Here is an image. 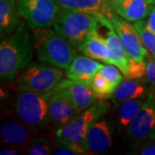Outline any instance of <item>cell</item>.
<instances>
[{"instance_id":"23","label":"cell","mask_w":155,"mask_h":155,"mask_svg":"<svg viewBox=\"0 0 155 155\" xmlns=\"http://www.w3.org/2000/svg\"><path fill=\"white\" fill-rule=\"evenodd\" d=\"M90 87L92 89L97 98H107L108 96L115 91V89L111 86V84L104 76H102L99 72H97L92 81L91 82Z\"/></svg>"},{"instance_id":"2","label":"cell","mask_w":155,"mask_h":155,"mask_svg":"<svg viewBox=\"0 0 155 155\" xmlns=\"http://www.w3.org/2000/svg\"><path fill=\"white\" fill-rule=\"evenodd\" d=\"M109 109L110 104L101 99L95 102L69 123L58 127L55 134L58 146L70 147L78 155L90 153L86 147V134L89 128L104 116Z\"/></svg>"},{"instance_id":"17","label":"cell","mask_w":155,"mask_h":155,"mask_svg":"<svg viewBox=\"0 0 155 155\" xmlns=\"http://www.w3.org/2000/svg\"><path fill=\"white\" fill-rule=\"evenodd\" d=\"M60 9L90 12L101 18H110L113 11L108 0H55Z\"/></svg>"},{"instance_id":"24","label":"cell","mask_w":155,"mask_h":155,"mask_svg":"<svg viewBox=\"0 0 155 155\" xmlns=\"http://www.w3.org/2000/svg\"><path fill=\"white\" fill-rule=\"evenodd\" d=\"M108 80V82L110 84L111 86L116 90V88L122 83L123 80V73L122 71L113 64L104 65L100 69L98 72Z\"/></svg>"},{"instance_id":"9","label":"cell","mask_w":155,"mask_h":155,"mask_svg":"<svg viewBox=\"0 0 155 155\" xmlns=\"http://www.w3.org/2000/svg\"><path fill=\"white\" fill-rule=\"evenodd\" d=\"M116 33L120 36L123 46L129 57L139 61H145L148 54V51L145 48L140 38L139 37L133 24L123 19L113 11L110 18Z\"/></svg>"},{"instance_id":"6","label":"cell","mask_w":155,"mask_h":155,"mask_svg":"<svg viewBox=\"0 0 155 155\" xmlns=\"http://www.w3.org/2000/svg\"><path fill=\"white\" fill-rule=\"evenodd\" d=\"M63 75V69L60 67L29 63L20 73L17 86L20 91L47 92L55 88Z\"/></svg>"},{"instance_id":"25","label":"cell","mask_w":155,"mask_h":155,"mask_svg":"<svg viewBox=\"0 0 155 155\" xmlns=\"http://www.w3.org/2000/svg\"><path fill=\"white\" fill-rule=\"evenodd\" d=\"M52 145L44 138L34 139L33 142L27 148V154L29 155H49L54 153Z\"/></svg>"},{"instance_id":"18","label":"cell","mask_w":155,"mask_h":155,"mask_svg":"<svg viewBox=\"0 0 155 155\" xmlns=\"http://www.w3.org/2000/svg\"><path fill=\"white\" fill-rule=\"evenodd\" d=\"M101 25L108 28L107 37L104 38V40L115 54L116 66L122 71L123 75L127 77V64H128L129 56L123 46L122 40L118 35V34L116 33V29L109 18H106V17L103 18L101 20Z\"/></svg>"},{"instance_id":"12","label":"cell","mask_w":155,"mask_h":155,"mask_svg":"<svg viewBox=\"0 0 155 155\" xmlns=\"http://www.w3.org/2000/svg\"><path fill=\"white\" fill-rule=\"evenodd\" d=\"M155 5V0H121L110 3L112 11L128 22H135L148 17Z\"/></svg>"},{"instance_id":"14","label":"cell","mask_w":155,"mask_h":155,"mask_svg":"<svg viewBox=\"0 0 155 155\" xmlns=\"http://www.w3.org/2000/svg\"><path fill=\"white\" fill-rule=\"evenodd\" d=\"M104 65L88 56H76L67 70V78L90 86L95 75Z\"/></svg>"},{"instance_id":"1","label":"cell","mask_w":155,"mask_h":155,"mask_svg":"<svg viewBox=\"0 0 155 155\" xmlns=\"http://www.w3.org/2000/svg\"><path fill=\"white\" fill-rule=\"evenodd\" d=\"M34 41L23 22L13 33L1 38L0 78L2 82H12L32 59Z\"/></svg>"},{"instance_id":"29","label":"cell","mask_w":155,"mask_h":155,"mask_svg":"<svg viewBox=\"0 0 155 155\" xmlns=\"http://www.w3.org/2000/svg\"><path fill=\"white\" fill-rule=\"evenodd\" d=\"M60 148L54 151V155H78L76 151L65 146H59Z\"/></svg>"},{"instance_id":"28","label":"cell","mask_w":155,"mask_h":155,"mask_svg":"<svg viewBox=\"0 0 155 155\" xmlns=\"http://www.w3.org/2000/svg\"><path fill=\"white\" fill-rule=\"evenodd\" d=\"M138 153L141 155H155V139H152L151 141L146 144L138 150Z\"/></svg>"},{"instance_id":"26","label":"cell","mask_w":155,"mask_h":155,"mask_svg":"<svg viewBox=\"0 0 155 155\" xmlns=\"http://www.w3.org/2000/svg\"><path fill=\"white\" fill-rule=\"evenodd\" d=\"M147 76V64L146 61H139L129 57L127 64V76L128 78L140 79Z\"/></svg>"},{"instance_id":"31","label":"cell","mask_w":155,"mask_h":155,"mask_svg":"<svg viewBox=\"0 0 155 155\" xmlns=\"http://www.w3.org/2000/svg\"><path fill=\"white\" fill-rule=\"evenodd\" d=\"M19 153H20V149L17 148V147H14V146H9L0 151L1 155H17Z\"/></svg>"},{"instance_id":"4","label":"cell","mask_w":155,"mask_h":155,"mask_svg":"<svg viewBox=\"0 0 155 155\" xmlns=\"http://www.w3.org/2000/svg\"><path fill=\"white\" fill-rule=\"evenodd\" d=\"M105 18V17H104ZM98 16L82 11L60 9L54 22V28L80 49L86 39L101 24Z\"/></svg>"},{"instance_id":"8","label":"cell","mask_w":155,"mask_h":155,"mask_svg":"<svg viewBox=\"0 0 155 155\" xmlns=\"http://www.w3.org/2000/svg\"><path fill=\"white\" fill-rule=\"evenodd\" d=\"M127 138L136 141L155 139V91L147 94L127 127Z\"/></svg>"},{"instance_id":"5","label":"cell","mask_w":155,"mask_h":155,"mask_svg":"<svg viewBox=\"0 0 155 155\" xmlns=\"http://www.w3.org/2000/svg\"><path fill=\"white\" fill-rule=\"evenodd\" d=\"M53 90L47 92L21 91L15 102L18 119L31 128L46 126L49 119V102Z\"/></svg>"},{"instance_id":"22","label":"cell","mask_w":155,"mask_h":155,"mask_svg":"<svg viewBox=\"0 0 155 155\" xmlns=\"http://www.w3.org/2000/svg\"><path fill=\"white\" fill-rule=\"evenodd\" d=\"M134 29L138 34L139 37L140 38L145 48L147 49L150 54L154 58L155 60V33L150 31L147 28L146 22L144 20L135 21L132 23Z\"/></svg>"},{"instance_id":"16","label":"cell","mask_w":155,"mask_h":155,"mask_svg":"<svg viewBox=\"0 0 155 155\" xmlns=\"http://www.w3.org/2000/svg\"><path fill=\"white\" fill-rule=\"evenodd\" d=\"M112 144L111 134L108 122L104 119L92 124L86 134V147L88 152L103 153L110 149Z\"/></svg>"},{"instance_id":"19","label":"cell","mask_w":155,"mask_h":155,"mask_svg":"<svg viewBox=\"0 0 155 155\" xmlns=\"http://www.w3.org/2000/svg\"><path fill=\"white\" fill-rule=\"evenodd\" d=\"M21 14L17 0H0V35L1 38L13 33L20 25Z\"/></svg>"},{"instance_id":"11","label":"cell","mask_w":155,"mask_h":155,"mask_svg":"<svg viewBox=\"0 0 155 155\" xmlns=\"http://www.w3.org/2000/svg\"><path fill=\"white\" fill-rule=\"evenodd\" d=\"M80 113L62 92L53 90L49 102V119L57 127H62L72 121Z\"/></svg>"},{"instance_id":"7","label":"cell","mask_w":155,"mask_h":155,"mask_svg":"<svg viewBox=\"0 0 155 155\" xmlns=\"http://www.w3.org/2000/svg\"><path fill=\"white\" fill-rule=\"evenodd\" d=\"M22 17L34 29L54 25L60 7L55 0H17Z\"/></svg>"},{"instance_id":"3","label":"cell","mask_w":155,"mask_h":155,"mask_svg":"<svg viewBox=\"0 0 155 155\" xmlns=\"http://www.w3.org/2000/svg\"><path fill=\"white\" fill-rule=\"evenodd\" d=\"M32 30L34 46L39 60L67 70L77 56V52L72 43L50 27Z\"/></svg>"},{"instance_id":"10","label":"cell","mask_w":155,"mask_h":155,"mask_svg":"<svg viewBox=\"0 0 155 155\" xmlns=\"http://www.w3.org/2000/svg\"><path fill=\"white\" fill-rule=\"evenodd\" d=\"M54 90L65 95L79 113L92 105L97 98L92 89L89 85L70 78L61 79Z\"/></svg>"},{"instance_id":"21","label":"cell","mask_w":155,"mask_h":155,"mask_svg":"<svg viewBox=\"0 0 155 155\" xmlns=\"http://www.w3.org/2000/svg\"><path fill=\"white\" fill-rule=\"evenodd\" d=\"M147 97H141L135 99L127 100L122 103L118 110L117 122L118 126L121 128L128 127L129 124L133 121L134 116H136L140 108L143 104Z\"/></svg>"},{"instance_id":"20","label":"cell","mask_w":155,"mask_h":155,"mask_svg":"<svg viewBox=\"0 0 155 155\" xmlns=\"http://www.w3.org/2000/svg\"><path fill=\"white\" fill-rule=\"evenodd\" d=\"M144 84L137 79L129 78L120 84L116 90L108 96V98L112 99L115 103L122 104L125 101L135 99L145 96Z\"/></svg>"},{"instance_id":"27","label":"cell","mask_w":155,"mask_h":155,"mask_svg":"<svg viewBox=\"0 0 155 155\" xmlns=\"http://www.w3.org/2000/svg\"><path fill=\"white\" fill-rule=\"evenodd\" d=\"M147 64V77L151 83L155 85V60L151 54H147L146 58Z\"/></svg>"},{"instance_id":"30","label":"cell","mask_w":155,"mask_h":155,"mask_svg":"<svg viewBox=\"0 0 155 155\" xmlns=\"http://www.w3.org/2000/svg\"><path fill=\"white\" fill-rule=\"evenodd\" d=\"M146 25H147V28H148L150 31L155 33V5L153 11L148 16V18L146 22Z\"/></svg>"},{"instance_id":"15","label":"cell","mask_w":155,"mask_h":155,"mask_svg":"<svg viewBox=\"0 0 155 155\" xmlns=\"http://www.w3.org/2000/svg\"><path fill=\"white\" fill-rule=\"evenodd\" d=\"M79 51L84 55L91 57L96 61L116 65V57L113 51L106 43L104 38L100 35L97 29L94 30L89 35Z\"/></svg>"},{"instance_id":"32","label":"cell","mask_w":155,"mask_h":155,"mask_svg":"<svg viewBox=\"0 0 155 155\" xmlns=\"http://www.w3.org/2000/svg\"><path fill=\"white\" fill-rule=\"evenodd\" d=\"M118 1H121V0H108L109 4H110V3H114V2H118Z\"/></svg>"},{"instance_id":"13","label":"cell","mask_w":155,"mask_h":155,"mask_svg":"<svg viewBox=\"0 0 155 155\" xmlns=\"http://www.w3.org/2000/svg\"><path fill=\"white\" fill-rule=\"evenodd\" d=\"M31 127L22 121H6L0 127L1 140L6 146L21 147L26 146L27 148L33 142Z\"/></svg>"}]
</instances>
